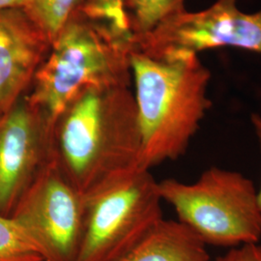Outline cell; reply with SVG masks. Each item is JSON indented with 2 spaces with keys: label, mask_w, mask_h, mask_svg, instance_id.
<instances>
[{
  "label": "cell",
  "mask_w": 261,
  "mask_h": 261,
  "mask_svg": "<svg viewBox=\"0 0 261 261\" xmlns=\"http://www.w3.org/2000/svg\"><path fill=\"white\" fill-rule=\"evenodd\" d=\"M27 0H0V12L5 10L22 8Z\"/></svg>",
  "instance_id": "17"
},
{
  "label": "cell",
  "mask_w": 261,
  "mask_h": 261,
  "mask_svg": "<svg viewBox=\"0 0 261 261\" xmlns=\"http://www.w3.org/2000/svg\"><path fill=\"white\" fill-rule=\"evenodd\" d=\"M85 198L77 261H116L164 219L159 182L146 169L139 168Z\"/></svg>",
  "instance_id": "5"
},
{
  "label": "cell",
  "mask_w": 261,
  "mask_h": 261,
  "mask_svg": "<svg viewBox=\"0 0 261 261\" xmlns=\"http://www.w3.org/2000/svg\"><path fill=\"white\" fill-rule=\"evenodd\" d=\"M132 49L133 41L76 10L53 41L27 97L56 123L85 89L130 87Z\"/></svg>",
  "instance_id": "3"
},
{
  "label": "cell",
  "mask_w": 261,
  "mask_h": 261,
  "mask_svg": "<svg viewBox=\"0 0 261 261\" xmlns=\"http://www.w3.org/2000/svg\"><path fill=\"white\" fill-rule=\"evenodd\" d=\"M215 261H261V245L252 243L231 248Z\"/></svg>",
  "instance_id": "15"
},
{
  "label": "cell",
  "mask_w": 261,
  "mask_h": 261,
  "mask_svg": "<svg viewBox=\"0 0 261 261\" xmlns=\"http://www.w3.org/2000/svg\"><path fill=\"white\" fill-rule=\"evenodd\" d=\"M251 121H252V127L254 129L255 136L258 140L261 151V115L256 114V113H252V116H251ZM256 198H257V204H258L261 212V186L259 191L256 194Z\"/></svg>",
  "instance_id": "16"
},
{
  "label": "cell",
  "mask_w": 261,
  "mask_h": 261,
  "mask_svg": "<svg viewBox=\"0 0 261 261\" xmlns=\"http://www.w3.org/2000/svg\"><path fill=\"white\" fill-rule=\"evenodd\" d=\"M159 192L174 208L178 221L206 245L231 249L260 240L257 192L238 171L213 167L192 184L165 179L159 182Z\"/></svg>",
  "instance_id": "4"
},
{
  "label": "cell",
  "mask_w": 261,
  "mask_h": 261,
  "mask_svg": "<svg viewBox=\"0 0 261 261\" xmlns=\"http://www.w3.org/2000/svg\"><path fill=\"white\" fill-rule=\"evenodd\" d=\"M50 47L21 8L0 12V116L29 92Z\"/></svg>",
  "instance_id": "9"
},
{
  "label": "cell",
  "mask_w": 261,
  "mask_h": 261,
  "mask_svg": "<svg viewBox=\"0 0 261 261\" xmlns=\"http://www.w3.org/2000/svg\"><path fill=\"white\" fill-rule=\"evenodd\" d=\"M206 246L186 224L163 219L116 261H210Z\"/></svg>",
  "instance_id": "10"
},
{
  "label": "cell",
  "mask_w": 261,
  "mask_h": 261,
  "mask_svg": "<svg viewBox=\"0 0 261 261\" xmlns=\"http://www.w3.org/2000/svg\"><path fill=\"white\" fill-rule=\"evenodd\" d=\"M44 261H77L84 242L86 198L58 167L47 165L11 216Z\"/></svg>",
  "instance_id": "6"
},
{
  "label": "cell",
  "mask_w": 261,
  "mask_h": 261,
  "mask_svg": "<svg viewBox=\"0 0 261 261\" xmlns=\"http://www.w3.org/2000/svg\"><path fill=\"white\" fill-rule=\"evenodd\" d=\"M85 0H27L21 8L53 43Z\"/></svg>",
  "instance_id": "12"
},
{
  "label": "cell",
  "mask_w": 261,
  "mask_h": 261,
  "mask_svg": "<svg viewBox=\"0 0 261 261\" xmlns=\"http://www.w3.org/2000/svg\"><path fill=\"white\" fill-rule=\"evenodd\" d=\"M0 261H44L18 223L0 215Z\"/></svg>",
  "instance_id": "13"
},
{
  "label": "cell",
  "mask_w": 261,
  "mask_h": 261,
  "mask_svg": "<svg viewBox=\"0 0 261 261\" xmlns=\"http://www.w3.org/2000/svg\"><path fill=\"white\" fill-rule=\"evenodd\" d=\"M79 11L89 19L107 24L117 36L133 41L125 0H85Z\"/></svg>",
  "instance_id": "14"
},
{
  "label": "cell",
  "mask_w": 261,
  "mask_h": 261,
  "mask_svg": "<svg viewBox=\"0 0 261 261\" xmlns=\"http://www.w3.org/2000/svg\"><path fill=\"white\" fill-rule=\"evenodd\" d=\"M130 68L141 137L139 168L150 170L186 153L212 106L211 74L198 55L152 57L134 47Z\"/></svg>",
  "instance_id": "2"
},
{
  "label": "cell",
  "mask_w": 261,
  "mask_h": 261,
  "mask_svg": "<svg viewBox=\"0 0 261 261\" xmlns=\"http://www.w3.org/2000/svg\"><path fill=\"white\" fill-rule=\"evenodd\" d=\"M54 126L27 95L0 116V215L12 216L53 161Z\"/></svg>",
  "instance_id": "8"
},
{
  "label": "cell",
  "mask_w": 261,
  "mask_h": 261,
  "mask_svg": "<svg viewBox=\"0 0 261 261\" xmlns=\"http://www.w3.org/2000/svg\"><path fill=\"white\" fill-rule=\"evenodd\" d=\"M141 137L129 86L82 91L54 126L58 167L85 197L139 169Z\"/></svg>",
  "instance_id": "1"
},
{
  "label": "cell",
  "mask_w": 261,
  "mask_h": 261,
  "mask_svg": "<svg viewBox=\"0 0 261 261\" xmlns=\"http://www.w3.org/2000/svg\"><path fill=\"white\" fill-rule=\"evenodd\" d=\"M238 0H216L198 12L187 10L165 20L133 47L152 57L198 55L216 47H241L261 54V10L244 13Z\"/></svg>",
  "instance_id": "7"
},
{
  "label": "cell",
  "mask_w": 261,
  "mask_h": 261,
  "mask_svg": "<svg viewBox=\"0 0 261 261\" xmlns=\"http://www.w3.org/2000/svg\"><path fill=\"white\" fill-rule=\"evenodd\" d=\"M186 0H125L133 40L151 32L165 20L185 11Z\"/></svg>",
  "instance_id": "11"
}]
</instances>
